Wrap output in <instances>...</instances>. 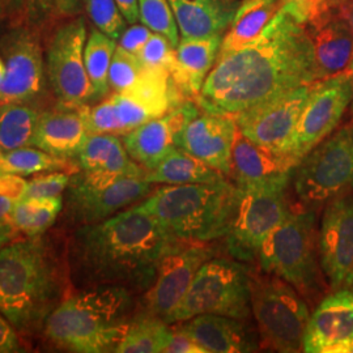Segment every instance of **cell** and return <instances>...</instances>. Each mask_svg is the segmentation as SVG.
Instances as JSON below:
<instances>
[{"label": "cell", "instance_id": "f5cc1de1", "mask_svg": "<svg viewBox=\"0 0 353 353\" xmlns=\"http://www.w3.org/2000/svg\"><path fill=\"white\" fill-rule=\"evenodd\" d=\"M8 3L11 4L14 12L17 13L23 20H26V8H28L29 0H8Z\"/></svg>", "mask_w": 353, "mask_h": 353}, {"label": "cell", "instance_id": "816d5d0a", "mask_svg": "<svg viewBox=\"0 0 353 353\" xmlns=\"http://www.w3.org/2000/svg\"><path fill=\"white\" fill-rule=\"evenodd\" d=\"M338 10L341 13V16L347 20V23H348V26L351 28L353 33V0H350L348 3L343 4Z\"/></svg>", "mask_w": 353, "mask_h": 353}, {"label": "cell", "instance_id": "4316f807", "mask_svg": "<svg viewBox=\"0 0 353 353\" xmlns=\"http://www.w3.org/2000/svg\"><path fill=\"white\" fill-rule=\"evenodd\" d=\"M76 160L84 172H99L117 178H144L147 173L141 165L132 161L125 144L114 134H89Z\"/></svg>", "mask_w": 353, "mask_h": 353}, {"label": "cell", "instance_id": "1f68e13d", "mask_svg": "<svg viewBox=\"0 0 353 353\" xmlns=\"http://www.w3.org/2000/svg\"><path fill=\"white\" fill-rule=\"evenodd\" d=\"M172 328L159 316L144 312L134 316L117 353H161L169 341Z\"/></svg>", "mask_w": 353, "mask_h": 353}, {"label": "cell", "instance_id": "ffe728a7", "mask_svg": "<svg viewBox=\"0 0 353 353\" xmlns=\"http://www.w3.org/2000/svg\"><path fill=\"white\" fill-rule=\"evenodd\" d=\"M236 134L237 123L233 115L203 112L182 130L176 148L229 176Z\"/></svg>", "mask_w": 353, "mask_h": 353}, {"label": "cell", "instance_id": "6f0895ef", "mask_svg": "<svg viewBox=\"0 0 353 353\" xmlns=\"http://www.w3.org/2000/svg\"><path fill=\"white\" fill-rule=\"evenodd\" d=\"M347 71H348V72H350V74H351V75L353 76V58L352 61H351V63H350V67H348V70H347ZM351 110H352L353 113V100L352 103H351Z\"/></svg>", "mask_w": 353, "mask_h": 353}, {"label": "cell", "instance_id": "9f6ffc18", "mask_svg": "<svg viewBox=\"0 0 353 353\" xmlns=\"http://www.w3.org/2000/svg\"><path fill=\"white\" fill-rule=\"evenodd\" d=\"M7 6H8V0H0V19H3L7 12Z\"/></svg>", "mask_w": 353, "mask_h": 353}, {"label": "cell", "instance_id": "f6af8a7d", "mask_svg": "<svg viewBox=\"0 0 353 353\" xmlns=\"http://www.w3.org/2000/svg\"><path fill=\"white\" fill-rule=\"evenodd\" d=\"M166 353H204L202 348L181 328H172L169 341L165 347Z\"/></svg>", "mask_w": 353, "mask_h": 353}, {"label": "cell", "instance_id": "680465c9", "mask_svg": "<svg viewBox=\"0 0 353 353\" xmlns=\"http://www.w3.org/2000/svg\"><path fill=\"white\" fill-rule=\"evenodd\" d=\"M1 154H3V151H1V148H0V157H1Z\"/></svg>", "mask_w": 353, "mask_h": 353}, {"label": "cell", "instance_id": "d6a6232c", "mask_svg": "<svg viewBox=\"0 0 353 353\" xmlns=\"http://www.w3.org/2000/svg\"><path fill=\"white\" fill-rule=\"evenodd\" d=\"M63 210V198L21 199L14 203L10 214V223L26 237L43 234L55 223Z\"/></svg>", "mask_w": 353, "mask_h": 353}, {"label": "cell", "instance_id": "8992f818", "mask_svg": "<svg viewBox=\"0 0 353 353\" xmlns=\"http://www.w3.org/2000/svg\"><path fill=\"white\" fill-rule=\"evenodd\" d=\"M316 210L290 208L285 220L265 240L258 254L262 271L285 280L303 297L314 301L326 290L318 261Z\"/></svg>", "mask_w": 353, "mask_h": 353}, {"label": "cell", "instance_id": "681fc988", "mask_svg": "<svg viewBox=\"0 0 353 353\" xmlns=\"http://www.w3.org/2000/svg\"><path fill=\"white\" fill-rule=\"evenodd\" d=\"M16 232L17 230L13 228L10 220L0 223V249L6 246L8 242H11L13 237L16 236Z\"/></svg>", "mask_w": 353, "mask_h": 353}, {"label": "cell", "instance_id": "d4e9b609", "mask_svg": "<svg viewBox=\"0 0 353 353\" xmlns=\"http://www.w3.org/2000/svg\"><path fill=\"white\" fill-rule=\"evenodd\" d=\"M223 34L208 37H181L176 48L172 77L185 97H196L214 67Z\"/></svg>", "mask_w": 353, "mask_h": 353}, {"label": "cell", "instance_id": "603a6c76", "mask_svg": "<svg viewBox=\"0 0 353 353\" xmlns=\"http://www.w3.org/2000/svg\"><path fill=\"white\" fill-rule=\"evenodd\" d=\"M296 165L288 156L256 144L245 137L239 127L232 150L230 174L240 189L265 183L294 172Z\"/></svg>", "mask_w": 353, "mask_h": 353}, {"label": "cell", "instance_id": "b9f144b4", "mask_svg": "<svg viewBox=\"0 0 353 353\" xmlns=\"http://www.w3.org/2000/svg\"><path fill=\"white\" fill-rule=\"evenodd\" d=\"M151 29L148 26H135L132 24L131 28L125 29V32L122 33V36L119 38V45L122 49L139 55L140 51L144 48V45L147 43V41L150 39L152 36Z\"/></svg>", "mask_w": 353, "mask_h": 353}, {"label": "cell", "instance_id": "d590c367", "mask_svg": "<svg viewBox=\"0 0 353 353\" xmlns=\"http://www.w3.org/2000/svg\"><path fill=\"white\" fill-rule=\"evenodd\" d=\"M85 12L103 34L118 41L126 29V19L117 0H84Z\"/></svg>", "mask_w": 353, "mask_h": 353}, {"label": "cell", "instance_id": "484cf974", "mask_svg": "<svg viewBox=\"0 0 353 353\" xmlns=\"http://www.w3.org/2000/svg\"><path fill=\"white\" fill-rule=\"evenodd\" d=\"M181 37L223 34L230 26L239 0H169Z\"/></svg>", "mask_w": 353, "mask_h": 353}, {"label": "cell", "instance_id": "ab89813d", "mask_svg": "<svg viewBox=\"0 0 353 353\" xmlns=\"http://www.w3.org/2000/svg\"><path fill=\"white\" fill-rule=\"evenodd\" d=\"M71 174L64 172L38 173L28 181L24 199H42L61 196L68 188Z\"/></svg>", "mask_w": 353, "mask_h": 353}, {"label": "cell", "instance_id": "11a10c76", "mask_svg": "<svg viewBox=\"0 0 353 353\" xmlns=\"http://www.w3.org/2000/svg\"><path fill=\"white\" fill-rule=\"evenodd\" d=\"M4 77H6V64H4V61H3V57L0 55V85L3 84Z\"/></svg>", "mask_w": 353, "mask_h": 353}, {"label": "cell", "instance_id": "ba28073f", "mask_svg": "<svg viewBox=\"0 0 353 353\" xmlns=\"http://www.w3.org/2000/svg\"><path fill=\"white\" fill-rule=\"evenodd\" d=\"M252 271L237 261L211 258L199 268L182 301L168 323H178L202 314L248 319Z\"/></svg>", "mask_w": 353, "mask_h": 353}, {"label": "cell", "instance_id": "277c9868", "mask_svg": "<svg viewBox=\"0 0 353 353\" xmlns=\"http://www.w3.org/2000/svg\"><path fill=\"white\" fill-rule=\"evenodd\" d=\"M132 290L93 285L70 294L48 316L43 334L58 348L75 353L115 352L132 321Z\"/></svg>", "mask_w": 353, "mask_h": 353}, {"label": "cell", "instance_id": "ac0fdd59", "mask_svg": "<svg viewBox=\"0 0 353 353\" xmlns=\"http://www.w3.org/2000/svg\"><path fill=\"white\" fill-rule=\"evenodd\" d=\"M353 348V290H334L318 303L303 336V352L351 353Z\"/></svg>", "mask_w": 353, "mask_h": 353}, {"label": "cell", "instance_id": "7dc6e473", "mask_svg": "<svg viewBox=\"0 0 353 353\" xmlns=\"http://www.w3.org/2000/svg\"><path fill=\"white\" fill-rule=\"evenodd\" d=\"M84 0H54V13L59 17H75L81 11Z\"/></svg>", "mask_w": 353, "mask_h": 353}, {"label": "cell", "instance_id": "db71d44e", "mask_svg": "<svg viewBox=\"0 0 353 353\" xmlns=\"http://www.w3.org/2000/svg\"><path fill=\"white\" fill-rule=\"evenodd\" d=\"M350 0H323V8H325V12L330 11V10H336L341 7L343 4L348 3Z\"/></svg>", "mask_w": 353, "mask_h": 353}, {"label": "cell", "instance_id": "4fadbf2b", "mask_svg": "<svg viewBox=\"0 0 353 353\" xmlns=\"http://www.w3.org/2000/svg\"><path fill=\"white\" fill-rule=\"evenodd\" d=\"M87 26L75 17L52 34L46 58V75L59 106L77 109L93 100V88L84 62Z\"/></svg>", "mask_w": 353, "mask_h": 353}, {"label": "cell", "instance_id": "91938a15", "mask_svg": "<svg viewBox=\"0 0 353 353\" xmlns=\"http://www.w3.org/2000/svg\"><path fill=\"white\" fill-rule=\"evenodd\" d=\"M351 353H353V348H352V351H351Z\"/></svg>", "mask_w": 353, "mask_h": 353}, {"label": "cell", "instance_id": "e575fe53", "mask_svg": "<svg viewBox=\"0 0 353 353\" xmlns=\"http://www.w3.org/2000/svg\"><path fill=\"white\" fill-rule=\"evenodd\" d=\"M139 14L144 26L165 36L176 48L181 34L169 0H139Z\"/></svg>", "mask_w": 353, "mask_h": 353}, {"label": "cell", "instance_id": "7402d4cb", "mask_svg": "<svg viewBox=\"0 0 353 353\" xmlns=\"http://www.w3.org/2000/svg\"><path fill=\"white\" fill-rule=\"evenodd\" d=\"M178 328L186 332L204 353L255 352L261 347L256 335L243 319L202 314L183 321Z\"/></svg>", "mask_w": 353, "mask_h": 353}, {"label": "cell", "instance_id": "7bdbcfd3", "mask_svg": "<svg viewBox=\"0 0 353 353\" xmlns=\"http://www.w3.org/2000/svg\"><path fill=\"white\" fill-rule=\"evenodd\" d=\"M28 181L24 176L0 172V196L13 203L24 199Z\"/></svg>", "mask_w": 353, "mask_h": 353}, {"label": "cell", "instance_id": "f35d334b", "mask_svg": "<svg viewBox=\"0 0 353 353\" xmlns=\"http://www.w3.org/2000/svg\"><path fill=\"white\" fill-rule=\"evenodd\" d=\"M80 109L84 115L89 134L122 135L119 118L112 96L93 108L84 105Z\"/></svg>", "mask_w": 353, "mask_h": 353}, {"label": "cell", "instance_id": "2e32d148", "mask_svg": "<svg viewBox=\"0 0 353 353\" xmlns=\"http://www.w3.org/2000/svg\"><path fill=\"white\" fill-rule=\"evenodd\" d=\"M214 255V249L207 243L181 242L173 248L159 263L154 280L145 293L144 312L168 322L199 268Z\"/></svg>", "mask_w": 353, "mask_h": 353}, {"label": "cell", "instance_id": "7a4b0ae2", "mask_svg": "<svg viewBox=\"0 0 353 353\" xmlns=\"http://www.w3.org/2000/svg\"><path fill=\"white\" fill-rule=\"evenodd\" d=\"M181 242L134 204L106 220L76 229L68 250L71 276L87 287L147 290L161 259Z\"/></svg>", "mask_w": 353, "mask_h": 353}, {"label": "cell", "instance_id": "d6986e66", "mask_svg": "<svg viewBox=\"0 0 353 353\" xmlns=\"http://www.w3.org/2000/svg\"><path fill=\"white\" fill-rule=\"evenodd\" d=\"M201 113L196 102L186 100L176 109L151 119L125 135L130 157L151 170L176 148L178 137L192 118Z\"/></svg>", "mask_w": 353, "mask_h": 353}, {"label": "cell", "instance_id": "9c48e42d", "mask_svg": "<svg viewBox=\"0 0 353 353\" xmlns=\"http://www.w3.org/2000/svg\"><path fill=\"white\" fill-rule=\"evenodd\" d=\"M293 185L301 204L312 210L353 189V119L303 157Z\"/></svg>", "mask_w": 353, "mask_h": 353}, {"label": "cell", "instance_id": "bcb514c9", "mask_svg": "<svg viewBox=\"0 0 353 353\" xmlns=\"http://www.w3.org/2000/svg\"><path fill=\"white\" fill-rule=\"evenodd\" d=\"M54 13V0H29L26 20L30 26L45 23Z\"/></svg>", "mask_w": 353, "mask_h": 353}, {"label": "cell", "instance_id": "9a60e30c", "mask_svg": "<svg viewBox=\"0 0 353 353\" xmlns=\"http://www.w3.org/2000/svg\"><path fill=\"white\" fill-rule=\"evenodd\" d=\"M312 84L292 89L233 115L239 130L254 143L285 154Z\"/></svg>", "mask_w": 353, "mask_h": 353}, {"label": "cell", "instance_id": "74e56055", "mask_svg": "<svg viewBox=\"0 0 353 353\" xmlns=\"http://www.w3.org/2000/svg\"><path fill=\"white\" fill-rule=\"evenodd\" d=\"M138 57L144 68L165 70L172 74L176 64V46L163 34L153 32Z\"/></svg>", "mask_w": 353, "mask_h": 353}, {"label": "cell", "instance_id": "836d02e7", "mask_svg": "<svg viewBox=\"0 0 353 353\" xmlns=\"http://www.w3.org/2000/svg\"><path fill=\"white\" fill-rule=\"evenodd\" d=\"M117 41L103 34L101 30L92 29L84 49V62L93 88V100L103 99L109 90V70L117 49Z\"/></svg>", "mask_w": 353, "mask_h": 353}, {"label": "cell", "instance_id": "f1b7e54d", "mask_svg": "<svg viewBox=\"0 0 353 353\" xmlns=\"http://www.w3.org/2000/svg\"><path fill=\"white\" fill-rule=\"evenodd\" d=\"M144 179L151 183L192 185L219 182L228 179V176L202 160L176 148L156 168L147 170Z\"/></svg>", "mask_w": 353, "mask_h": 353}, {"label": "cell", "instance_id": "c3c4849f", "mask_svg": "<svg viewBox=\"0 0 353 353\" xmlns=\"http://www.w3.org/2000/svg\"><path fill=\"white\" fill-rule=\"evenodd\" d=\"M117 3L127 23L135 24L140 20L139 0H117Z\"/></svg>", "mask_w": 353, "mask_h": 353}, {"label": "cell", "instance_id": "f546056e", "mask_svg": "<svg viewBox=\"0 0 353 353\" xmlns=\"http://www.w3.org/2000/svg\"><path fill=\"white\" fill-rule=\"evenodd\" d=\"M81 169L76 161L62 159L42 150L29 147L3 152L0 157V172L26 176L45 172H64L76 174Z\"/></svg>", "mask_w": 353, "mask_h": 353}, {"label": "cell", "instance_id": "5b68a950", "mask_svg": "<svg viewBox=\"0 0 353 353\" xmlns=\"http://www.w3.org/2000/svg\"><path fill=\"white\" fill-rule=\"evenodd\" d=\"M240 195V188L228 179L166 185L138 205L176 240L208 243L227 236Z\"/></svg>", "mask_w": 353, "mask_h": 353}, {"label": "cell", "instance_id": "30bf717a", "mask_svg": "<svg viewBox=\"0 0 353 353\" xmlns=\"http://www.w3.org/2000/svg\"><path fill=\"white\" fill-rule=\"evenodd\" d=\"M293 173L241 190L233 224L225 239L227 250L240 262L258 258L270 234L290 212L288 186Z\"/></svg>", "mask_w": 353, "mask_h": 353}, {"label": "cell", "instance_id": "60d3db41", "mask_svg": "<svg viewBox=\"0 0 353 353\" xmlns=\"http://www.w3.org/2000/svg\"><path fill=\"white\" fill-rule=\"evenodd\" d=\"M279 10L288 13L305 26L325 12L323 0H280Z\"/></svg>", "mask_w": 353, "mask_h": 353}, {"label": "cell", "instance_id": "83f0119b", "mask_svg": "<svg viewBox=\"0 0 353 353\" xmlns=\"http://www.w3.org/2000/svg\"><path fill=\"white\" fill-rule=\"evenodd\" d=\"M279 7L280 0H242L223 36L219 55L240 50L252 42L274 19Z\"/></svg>", "mask_w": 353, "mask_h": 353}, {"label": "cell", "instance_id": "8d00e7d4", "mask_svg": "<svg viewBox=\"0 0 353 353\" xmlns=\"http://www.w3.org/2000/svg\"><path fill=\"white\" fill-rule=\"evenodd\" d=\"M143 71L144 67L138 55L117 46L109 70L110 89H113L114 93L125 92L138 81Z\"/></svg>", "mask_w": 353, "mask_h": 353}, {"label": "cell", "instance_id": "8fae6325", "mask_svg": "<svg viewBox=\"0 0 353 353\" xmlns=\"http://www.w3.org/2000/svg\"><path fill=\"white\" fill-rule=\"evenodd\" d=\"M151 182L139 176L110 179L80 170L71 176L65 195V216L84 225L106 220L152 194Z\"/></svg>", "mask_w": 353, "mask_h": 353}, {"label": "cell", "instance_id": "e0dca14e", "mask_svg": "<svg viewBox=\"0 0 353 353\" xmlns=\"http://www.w3.org/2000/svg\"><path fill=\"white\" fill-rule=\"evenodd\" d=\"M319 263L330 288H353V195L327 202L318 233Z\"/></svg>", "mask_w": 353, "mask_h": 353}, {"label": "cell", "instance_id": "4dcf8cb0", "mask_svg": "<svg viewBox=\"0 0 353 353\" xmlns=\"http://www.w3.org/2000/svg\"><path fill=\"white\" fill-rule=\"evenodd\" d=\"M39 112L28 103L0 105V148L3 152L32 145Z\"/></svg>", "mask_w": 353, "mask_h": 353}, {"label": "cell", "instance_id": "ee69618b", "mask_svg": "<svg viewBox=\"0 0 353 353\" xmlns=\"http://www.w3.org/2000/svg\"><path fill=\"white\" fill-rule=\"evenodd\" d=\"M24 352L19 331L0 313V353Z\"/></svg>", "mask_w": 353, "mask_h": 353}, {"label": "cell", "instance_id": "7c38bea8", "mask_svg": "<svg viewBox=\"0 0 353 353\" xmlns=\"http://www.w3.org/2000/svg\"><path fill=\"white\" fill-rule=\"evenodd\" d=\"M353 100V76L345 71L312 84L285 154L297 164L339 126Z\"/></svg>", "mask_w": 353, "mask_h": 353}, {"label": "cell", "instance_id": "52a82bcc", "mask_svg": "<svg viewBox=\"0 0 353 353\" xmlns=\"http://www.w3.org/2000/svg\"><path fill=\"white\" fill-rule=\"evenodd\" d=\"M250 303L261 348L284 353L303 351L310 314L303 296L290 283L265 271H252Z\"/></svg>", "mask_w": 353, "mask_h": 353}, {"label": "cell", "instance_id": "5bb4252c", "mask_svg": "<svg viewBox=\"0 0 353 353\" xmlns=\"http://www.w3.org/2000/svg\"><path fill=\"white\" fill-rule=\"evenodd\" d=\"M6 77L0 85V105L29 103L38 99L46 85L43 52L37 32L19 26L0 41Z\"/></svg>", "mask_w": 353, "mask_h": 353}, {"label": "cell", "instance_id": "f907efd6", "mask_svg": "<svg viewBox=\"0 0 353 353\" xmlns=\"http://www.w3.org/2000/svg\"><path fill=\"white\" fill-rule=\"evenodd\" d=\"M13 204L14 203L12 201L0 196V223L10 220V214L12 211Z\"/></svg>", "mask_w": 353, "mask_h": 353}, {"label": "cell", "instance_id": "3957f363", "mask_svg": "<svg viewBox=\"0 0 353 353\" xmlns=\"http://www.w3.org/2000/svg\"><path fill=\"white\" fill-rule=\"evenodd\" d=\"M70 262L43 234L0 249V313L19 334L43 328L67 297Z\"/></svg>", "mask_w": 353, "mask_h": 353}, {"label": "cell", "instance_id": "44dd1931", "mask_svg": "<svg viewBox=\"0 0 353 353\" xmlns=\"http://www.w3.org/2000/svg\"><path fill=\"white\" fill-rule=\"evenodd\" d=\"M306 26L313 43L316 81L345 72L353 58V33L339 10L326 11Z\"/></svg>", "mask_w": 353, "mask_h": 353}, {"label": "cell", "instance_id": "6da1fadb", "mask_svg": "<svg viewBox=\"0 0 353 353\" xmlns=\"http://www.w3.org/2000/svg\"><path fill=\"white\" fill-rule=\"evenodd\" d=\"M314 81V51L307 28L279 10L249 45L217 57L195 102L207 113L236 115Z\"/></svg>", "mask_w": 353, "mask_h": 353}, {"label": "cell", "instance_id": "cb8c5ba5", "mask_svg": "<svg viewBox=\"0 0 353 353\" xmlns=\"http://www.w3.org/2000/svg\"><path fill=\"white\" fill-rule=\"evenodd\" d=\"M89 137L81 109L61 106L39 113L32 145L62 159H76Z\"/></svg>", "mask_w": 353, "mask_h": 353}]
</instances>
